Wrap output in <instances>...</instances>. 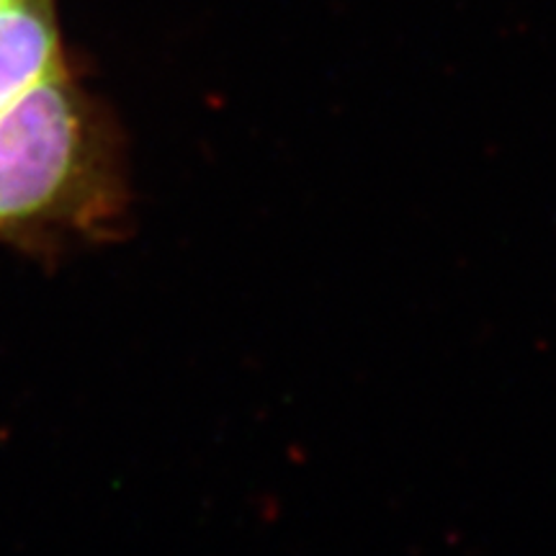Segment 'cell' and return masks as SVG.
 <instances>
[{
	"label": "cell",
	"mask_w": 556,
	"mask_h": 556,
	"mask_svg": "<svg viewBox=\"0 0 556 556\" xmlns=\"http://www.w3.org/2000/svg\"><path fill=\"white\" fill-rule=\"evenodd\" d=\"M65 73L50 0L0 5V114L34 86Z\"/></svg>",
	"instance_id": "7a4b0ae2"
},
{
	"label": "cell",
	"mask_w": 556,
	"mask_h": 556,
	"mask_svg": "<svg viewBox=\"0 0 556 556\" xmlns=\"http://www.w3.org/2000/svg\"><path fill=\"white\" fill-rule=\"evenodd\" d=\"M3 3H13V0H0V5H3Z\"/></svg>",
	"instance_id": "3957f363"
},
{
	"label": "cell",
	"mask_w": 556,
	"mask_h": 556,
	"mask_svg": "<svg viewBox=\"0 0 556 556\" xmlns=\"http://www.w3.org/2000/svg\"><path fill=\"white\" fill-rule=\"evenodd\" d=\"M86 111L67 75L34 86L0 114V229L62 204L88 163Z\"/></svg>",
	"instance_id": "6da1fadb"
}]
</instances>
